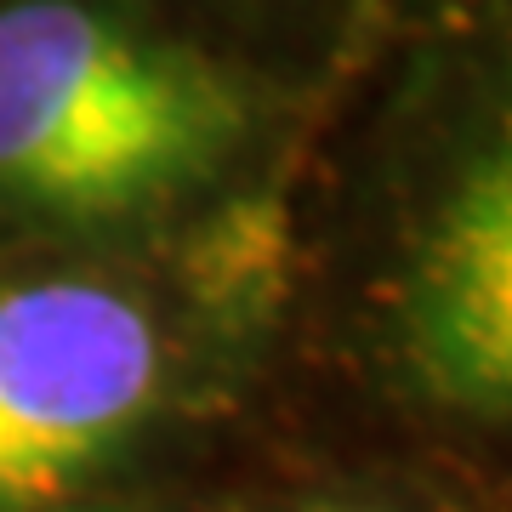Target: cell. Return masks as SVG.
Wrapping results in <instances>:
<instances>
[{
	"label": "cell",
	"instance_id": "6da1fadb",
	"mask_svg": "<svg viewBox=\"0 0 512 512\" xmlns=\"http://www.w3.org/2000/svg\"><path fill=\"white\" fill-rule=\"evenodd\" d=\"M251 126L211 57L80 0L0 6V194L120 222L205 183Z\"/></svg>",
	"mask_w": 512,
	"mask_h": 512
},
{
	"label": "cell",
	"instance_id": "7a4b0ae2",
	"mask_svg": "<svg viewBox=\"0 0 512 512\" xmlns=\"http://www.w3.org/2000/svg\"><path fill=\"white\" fill-rule=\"evenodd\" d=\"M165 348L143 302L97 279L0 285V512L46 507L143 427Z\"/></svg>",
	"mask_w": 512,
	"mask_h": 512
},
{
	"label": "cell",
	"instance_id": "3957f363",
	"mask_svg": "<svg viewBox=\"0 0 512 512\" xmlns=\"http://www.w3.org/2000/svg\"><path fill=\"white\" fill-rule=\"evenodd\" d=\"M410 359L444 404L507 410L512 393V171L478 160L421 239L410 302Z\"/></svg>",
	"mask_w": 512,
	"mask_h": 512
},
{
	"label": "cell",
	"instance_id": "277c9868",
	"mask_svg": "<svg viewBox=\"0 0 512 512\" xmlns=\"http://www.w3.org/2000/svg\"><path fill=\"white\" fill-rule=\"evenodd\" d=\"M313 512H365V507H313Z\"/></svg>",
	"mask_w": 512,
	"mask_h": 512
}]
</instances>
